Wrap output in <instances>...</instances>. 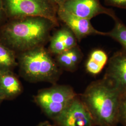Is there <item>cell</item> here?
Masks as SVG:
<instances>
[{
  "label": "cell",
  "instance_id": "obj_12",
  "mask_svg": "<svg viewBox=\"0 0 126 126\" xmlns=\"http://www.w3.org/2000/svg\"><path fill=\"white\" fill-rule=\"evenodd\" d=\"M108 56L104 50L96 49L90 54L86 64V71L92 75H96L101 72L108 63Z\"/></svg>",
  "mask_w": 126,
  "mask_h": 126
},
{
  "label": "cell",
  "instance_id": "obj_4",
  "mask_svg": "<svg viewBox=\"0 0 126 126\" xmlns=\"http://www.w3.org/2000/svg\"><path fill=\"white\" fill-rule=\"evenodd\" d=\"M6 18L38 16L47 18L58 24V7L50 0H1Z\"/></svg>",
  "mask_w": 126,
  "mask_h": 126
},
{
  "label": "cell",
  "instance_id": "obj_8",
  "mask_svg": "<svg viewBox=\"0 0 126 126\" xmlns=\"http://www.w3.org/2000/svg\"><path fill=\"white\" fill-rule=\"evenodd\" d=\"M57 15L59 19L72 32L78 42L89 36H107V32L96 30L92 24L91 20L78 16L60 8H58Z\"/></svg>",
  "mask_w": 126,
  "mask_h": 126
},
{
  "label": "cell",
  "instance_id": "obj_20",
  "mask_svg": "<svg viewBox=\"0 0 126 126\" xmlns=\"http://www.w3.org/2000/svg\"><path fill=\"white\" fill-rule=\"evenodd\" d=\"M38 126H53L52 125H51L50 123L48 122H43L40 124Z\"/></svg>",
  "mask_w": 126,
  "mask_h": 126
},
{
  "label": "cell",
  "instance_id": "obj_7",
  "mask_svg": "<svg viewBox=\"0 0 126 126\" xmlns=\"http://www.w3.org/2000/svg\"><path fill=\"white\" fill-rule=\"evenodd\" d=\"M58 8L89 20L102 14L108 15L113 19L117 16L114 10L105 7L100 0H65Z\"/></svg>",
  "mask_w": 126,
  "mask_h": 126
},
{
  "label": "cell",
  "instance_id": "obj_15",
  "mask_svg": "<svg viewBox=\"0 0 126 126\" xmlns=\"http://www.w3.org/2000/svg\"><path fill=\"white\" fill-rule=\"evenodd\" d=\"M57 61L61 67L68 71H73L77 68L72 62L67 50L58 55Z\"/></svg>",
  "mask_w": 126,
  "mask_h": 126
},
{
  "label": "cell",
  "instance_id": "obj_19",
  "mask_svg": "<svg viewBox=\"0 0 126 126\" xmlns=\"http://www.w3.org/2000/svg\"><path fill=\"white\" fill-rule=\"evenodd\" d=\"M50 0L58 7V6H59L65 0Z\"/></svg>",
  "mask_w": 126,
  "mask_h": 126
},
{
  "label": "cell",
  "instance_id": "obj_9",
  "mask_svg": "<svg viewBox=\"0 0 126 126\" xmlns=\"http://www.w3.org/2000/svg\"><path fill=\"white\" fill-rule=\"evenodd\" d=\"M104 79L121 93L126 91V52H114L108 61Z\"/></svg>",
  "mask_w": 126,
  "mask_h": 126
},
{
  "label": "cell",
  "instance_id": "obj_2",
  "mask_svg": "<svg viewBox=\"0 0 126 126\" xmlns=\"http://www.w3.org/2000/svg\"><path fill=\"white\" fill-rule=\"evenodd\" d=\"M121 93L104 79L93 81L80 97L95 126H117Z\"/></svg>",
  "mask_w": 126,
  "mask_h": 126
},
{
  "label": "cell",
  "instance_id": "obj_18",
  "mask_svg": "<svg viewBox=\"0 0 126 126\" xmlns=\"http://www.w3.org/2000/svg\"><path fill=\"white\" fill-rule=\"evenodd\" d=\"M6 18L5 15L2 5L1 0H0V23L2 22L5 20V18Z\"/></svg>",
  "mask_w": 126,
  "mask_h": 126
},
{
  "label": "cell",
  "instance_id": "obj_11",
  "mask_svg": "<svg viewBox=\"0 0 126 126\" xmlns=\"http://www.w3.org/2000/svg\"><path fill=\"white\" fill-rule=\"evenodd\" d=\"M22 90L21 84L12 71L0 73V98L3 100L16 97Z\"/></svg>",
  "mask_w": 126,
  "mask_h": 126
},
{
  "label": "cell",
  "instance_id": "obj_17",
  "mask_svg": "<svg viewBox=\"0 0 126 126\" xmlns=\"http://www.w3.org/2000/svg\"><path fill=\"white\" fill-rule=\"evenodd\" d=\"M105 4L108 6L126 9V0H104Z\"/></svg>",
  "mask_w": 126,
  "mask_h": 126
},
{
  "label": "cell",
  "instance_id": "obj_13",
  "mask_svg": "<svg viewBox=\"0 0 126 126\" xmlns=\"http://www.w3.org/2000/svg\"><path fill=\"white\" fill-rule=\"evenodd\" d=\"M17 64L16 52L0 42V73L12 71Z\"/></svg>",
  "mask_w": 126,
  "mask_h": 126
},
{
  "label": "cell",
  "instance_id": "obj_1",
  "mask_svg": "<svg viewBox=\"0 0 126 126\" xmlns=\"http://www.w3.org/2000/svg\"><path fill=\"white\" fill-rule=\"evenodd\" d=\"M58 25L47 18L29 16L10 19L0 30V42L22 52L41 46Z\"/></svg>",
  "mask_w": 126,
  "mask_h": 126
},
{
  "label": "cell",
  "instance_id": "obj_5",
  "mask_svg": "<svg viewBox=\"0 0 126 126\" xmlns=\"http://www.w3.org/2000/svg\"><path fill=\"white\" fill-rule=\"evenodd\" d=\"M78 94L69 86H55L40 91L35 101L45 114L54 120Z\"/></svg>",
  "mask_w": 126,
  "mask_h": 126
},
{
  "label": "cell",
  "instance_id": "obj_21",
  "mask_svg": "<svg viewBox=\"0 0 126 126\" xmlns=\"http://www.w3.org/2000/svg\"><path fill=\"white\" fill-rule=\"evenodd\" d=\"M2 101H3V100L0 98V104L1 103V102H2Z\"/></svg>",
  "mask_w": 126,
  "mask_h": 126
},
{
  "label": "cell",
  "instance_id": "obj_3",
  "mask_svg": "<svg viewBox=\"0 0 126 126\" xmlns=\"http://www.w3.org/2000/svg\"><path fill=\"white\" fill-rule=\"evenodd\" d=\"M19 62L23 74L33 81H52L59 74L56 63L42 46L23 52Z\"/></svg>",
  "mask_w": 126,
  "mask_h": 126
},
{
  "label": "cell",
  "instance_id": "obj_6",
  "mask_svg": "<svg viewBox=\"0 0 126 126\" xmlns=\"http://www.w3.org/2000/svg\"><path fill=\"white\" fill-rule=\"evenodd\" d=\"M53 120L58 126H95L90 113L78 95Z\"/></svg>",
  "mask_w": 126,
  "mask_h": 126
},
{
  "label": "cell",
  "instance_id": "obj_10",
  "mask_svg": "<svg viewBox=\"0 0 126 126\" xmlns=\"http://www.w3.org/2000/svg\"><path fill=\"white\" fill-rule=\"evenodd\" d=\"M77 42L74 34L65 26L51 37L49 46L50 51L53 54L59 55L78 45Z\"/></svg>",
  "mask_w": 126,
  "mask_h": 126
},
{
  "label": "cell",
  "instance_id": "obj_14",
  "mask_svg": "<svg viewBox=\"0 0 126 126\" xmlns=\"http://www.w3.org/2000/svg\"><path fill=\"white\" fill-rule=\"evenodd\" d=\"M113 29L107 32V36L116 41L122 46V50L126 52V26L116 16L113 19Z\"/></svg>",
  "mask_w": 126,
  "mask_h": 126
},
{
  "label": "cell",
  "instance_id": "obj_16",
  "mask_svg": "<svg viewBox=\"0 0 126 126\" xmlns=\"http://www.w3.org/2000/svg\"><path fill=\"white\" fill-rule=\"evenodd\" d=\"M119 123L126 126V91L121 93L119 106Z\"/></svg>",
  "mask_w": 126,
  "mask_h": 126
}]
</instances>
